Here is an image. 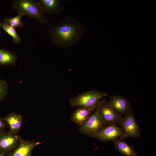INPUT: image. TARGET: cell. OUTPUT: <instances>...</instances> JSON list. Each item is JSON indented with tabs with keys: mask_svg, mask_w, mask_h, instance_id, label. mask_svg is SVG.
I'll list each match as a JSON object with an SVG mask.
<instances>
[{
	"mask_svg": "<svg viewBox=\"0 0 156 156\" xmlns=\"http://www.w3.org/2000/svg\"><path fill=\"white\" fill-rule=\"evenodd\" d=\"M49 25L48 36L51 43L63 48L67 49L75 45L84 32L82 25L69 16L59 24H50Z\"/></svg>",
	"mask_w": 156,
	"mask_h": 156,
	"instance_id": "1",
	"label": "cell"
},
{
	"mask_svg": "<svg viewBox=\"0 0 156 156\" xmlns=\"http://www.w3.org/2000/svg\"><path fill=\"white\" fill-rule=\"evenodd\" d=\"M12 8L23 16L34 18L42 23L50 24L47 21L39 1L33 0H15L12 1Z\"/></svg>",
	"mask_w": 156,
	"mask_h": 156,
	"instance_id": "2",
	"label": "cell"
},
{
	"mask_svg": "<svg viewBox=\"0 0 156 156\" xmlns=\"http://www.w3.org/2000/svg\"><path fill=\"white\" fill-rule=\"evenodd\" d=\"M108 95L104 92L91 90L71 98L69 103L72 107L92 108L97 105L101 99Z\"/></svg>",
	"mask_w": 156,
	"mask_h": 156,
	"instance_id": "3",
	"label": "cell"
},
{
	"mask_svg": "<svg viewBox=\"0 0 156 156\" xmlns=\"http://www.w3.org/2000/svg\"><path fill=\"white\" fill-rule=\"evenodd\" d=\"M125 114V117L119 123L123 130L120 138H139L141 135V129L136 121L132 108L131 107Z\"/></svg>",
	"mask_w": 156,
	"mask_h": 156,
	"instance_id": "4",
	"label": "cell"
},
{
	"mask_svg": "<svg viewBox=\"0 0 156 156\" xmlns=\"http://www.w3.org/2000/svg\"><path fill=\"white\" fill-rule=\"evenodd\" d=\"M99 103L94 112L91 114L86 122L79 127L78 131L82 134L92 137L106 125L99 113Z\"/></svg>",
	"mask_w": 156,
	"mask_h": 156,
	"instance_id": "5",
	"label": "cell"
},
{
	"mask_svg": "<svg viewBox=\"0 0 156 156\" xmlns=\"http://www.w3.org/2000/svg\"><path fill=\"white\" fill-rule=\"evenodd\" d=\"M99 112L106 125L119 124L123 118L109 106L105 99L100 102Z\"/></svg>",
	"mask_w": 156,
	"mask_h": 156,
	"instance_id": "6",
	"label": "cell"
},
{
	"mask_svg": "<svg viewBox=\"0 0 156 156\" xmlns=\"http://www.w3.org/2000/svg\"><path fill=\"white\" fill-rule=\"evenodd\" d=\"M21 139L17 133L0 132V152L8 154L16 147Z\"/></svg>",
	"mask_w": 156,
	"mask_h": 156,
	"instance_id": "7",
	"label": "cell"
},
{
	"mask_svg": "<svg viewBox=\"0 0 156 156\" xmlns=\"http://www.w3.org/2000/svg\"><path fill=\"white\" fill-rule=\"evenodd\" d=\"M123 133V130L121 127H119L116 124H112L105 126L92 137L101 141L107 142L120 138Z\"/></svg>",
	"mask_w": 156,
	"mask_h": 156,
	"instance_id": "8",
	"label": "cell"
},
{
	"mask_svg": "<svg viewBox=\"0 0 156 156\" xmlns=\"http://www.w3.org/2000/svg\"><path fill=\"white\" fill-rule=\"evenodd\" d=\"M40 143L21 139L16 147L7 155L8 156H31L34 148Z\"/></svg>",
	"mask_w": 156,
	"mask_h": 156,
	"instance_id": "9",
	"label": "cell"
},
{
	"mask_svg": "<svg viewBox=\"0 0 156 156\" xmlns=\"http://www.w3.org/2000/svg\"><path fill=\"white\" fill-rule=\"evenodd\" d=\"M110 100L107 102L112 108L120 114H125L130 107V103L126 98L120 96H111L108 95Z\"/></svg>",
	"mask_w": 156,
	"mask_h": 156,
	"instance_id": "10",
	"label": "cell"
},
{
	"mask_svg": "<svg viewBox=\"0 0 156 156\" xmlns=\"http://www.w3.org/2000/svg\"><path fill=\"white\" fill-rule=\"evenodd\" d=\"M98 103L96 106L92 108L79 107L77 108L71 116V121L80 127L86 122L91 112L96 108Z\"/></svg>",
	"mask_w": 156,
	"mask_h": 156,
	"instance_id": "11",
	"label": "cell"
},
{
	"mask_svg": "<svg viewBox=\"0 0 156 156\" xmlns=\"http://www.w3.org/2000/svg\"><path fill=\"white\" fill-rule=\"evenodd\" d=\"M8 125L10 132L17 133L20 131L23 122L22 116L15 112H12L2 118Z\"/></svg>",
	"mask_w": 156,
	"mask_h": 156,
	"instance_id": "12",
	"label": "cell"
},
{
	"mask_svg": "<svg viewBox=\"0 0 156 156\" xmlns=\"http://www.w3.org/2000/svg\"><path fill=\"white\" fill-rule=\"evenodd\" d=\"M58 0H40V4L44 13L49 15L55 14L59 15L63 8Z\"/></svg>",
	"mask_w": 156,
	"mask_h": 156,
	"instance_id": "13",
	"label": "cell"
},
{
	"mask_svg": "<svg viewBox=\"0 0 156 156\" xmlns=\"http://www.w3.org/2000/svg\"><path fill=\"white\" fill-rule=\"evenodd\" d=\"M113 141L115 148L122 154L125 156H138L133 146L123 139L118 138Z\"/></svg>",
	"mask_w": 156,
	"mask_h": 156,
	"instance_id": "14",
	"label": "cell"
},
{
	"mask_svg": "<svg viewBox=\"0 0 156 156\" xmlns=\"http://www.w3.org/2000/svg\"><path fill=\"white\" fill-rule=\"evenodd\" d=\"M17 59V56L8 50L0 49V64L13 65Z\"/></svg>",
	"mask_w": 156,
	"mask_h": 156,
	"instance_id": "15",
	"label": "cell"
},
{
	"mask_svg": "<svg viewBox=\"0 0 156 156\" xmlns=\"http://www.w3.org/2000/svg\"><path fill=\"white\" fill-rule=\"evenodd\" d=\"M0 27L12 37L13 41L15 43H21V39L14 27L5 22H0Z\"/></svg>",
	"mask_w": 156,
	"mask_h": 156,
	"instance_id": "16",
	"label": "cell"
},
{
	"mask_svg": "<svg viewBox=\"0 0 156 156\" xmlns=\"http://www.w3.org/2000/svg\"><path fill=\"white\" fill-rule=\"evenodd\" d=\"M23 15L20 13L15 17L5 18H4V22L7 23L13 27H20L24 26L21 21V18Z\"/></svg>",
	"mask_w": 156,
	"mask_h": 156,
	"instance_id": "17",
	"label": "cell"
},
{
	"mask_svg": "<svg viewBox=\"0 0 156 156\" xmlns=\"http://www.w3.org/2000/svg\"><path fill=\"white\" fill-rule=\"evenodd\" d=\"M8 91L7 82L3 79H0V102L6 96Z\"/></svg>",
	"mask_w": 156,
	"mask_h": 156,
	"instance_id": "18",
	"label": "cell"
},
{
	"mask_svg": "<svg viewBox=\"0 0 156 156\" xmlns=\"http://www.w3.org/2000/svg\"><path fill=\"white\" fill-rule=\"evenodd\" d=\"M5 122L0 117V132L3 131L6 127V124Z\"/></svg>",
	"mask_w": 156,
	"mask_h": 156,
	"instance_id": "19",
	"label": "cell"
},
{
	"mask_svg": "<svg viewBox=\"0 0 156 156\" xmlns=\"http://www.w3.org/2000/svg\"><path fill=\"white\" fill-rule=\"evenodd\" d=\"M0 156H8L7 154H6L0 152Z\"/></svg>",
	"mask_w": 156,
	"mask_h": 156,
	"instance_id": "20",
	"label": "cell"
},
{
	"mask_svg": "<svg viewBox=\"0 0 156 156\" xmlns=\"http://www.w3.org/2000/svg\"><path fill=\"white\" fill-rule=\"evenodd\" d=\"M0 65H1L0 64Z\"/></svg>",
	"mask_w": 156,
	"mask_h": 156,
	"instance_id": "21",
	"label": "cell"
}]
</instances>
